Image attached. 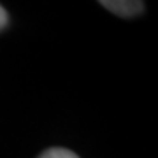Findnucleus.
I'll return each instance as SVG.
<instances>
[{"label":"nucleus","mask_w":158,"mask_h":158,"mask_svg":"<svg viewBox=\"0 0 158 158\" xmlns=\"http://www.w3.org/2000/svg\"><path fill=\"white\" fill-rule=\"evenodd\" d=\"M100 4L118 16H135L144 7L142 2H135V0H111V2H100Z\"/></svg>","instance_id":"f257e3e1"},{"label":"nucleus","mask_w":158,"mask_h":158,"mask_svg":"<svg viewBox=\"0 0 158 158\" xmlns=\"http://www.w3.org/2000/svg\"><path fill=\"white\" fill-rule=\"evenodd\" d=\"M39 158H77V155H74L72 151L63 149V148H51L42 153Z\"/></svg>","instance_id":"f03ea898"},{"label":"nucleus","mask_w":158,"mask_h":158,"mask_svg":"<svg viewBox=\"0 0 158 158\" xmlns=\"http://www.w3.org/2000/svg\"><path fill=\"white\" fill-rule=\"evenodd\" d=\"M6 23H7V14H6V11H4V7L0 6V30L6 27Z\"/></svg>","instance_id":"7ed1b4c3"}]
</instances>
